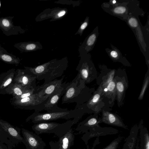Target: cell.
I'll return each mask as SVG.
<instances>
[{"mask_svg":"<svg viewBox=\"0 0 149 149\" xmlns=\"http://www.w3.org/2000/svg\"><path fill=\"white\" fill-rule=\"evenodd\" d=\"M0 58L4 61L10 63L17 64L19 63V62L16 59L8 55H1Z\"/></svg>","mask_w":149,"mask_h":149,"instance_id":"ac0fdd59","label":"cell"},{"mask_svg":"<svg viewBox=\"0 0 149 149\" xmlns=\"http://www.w3.org/2000/svg\"><path fill=\"white\" fill-rule=\"evenodd\" d=\"M129 22L130 26L132 27H136L138 26L137 21L135 18H130L129 20Z\"/></svg>","mask_w":149,"mask_h":149,"instance_id":"d4e9b609","label":"cell"},{"mask_svg":"<svg viewBox=\"0 0 149 149\" xmlns=\"http://www.w3.org/2000/svg\"><path fill=\"white\" fill-rule=\"evenodd\" d=\"M80 107L73 110H65L41 113L34 112L26 120V122L31 120L34 124L48 122L61 119H69L73 118L75 124L79 121L82 116Z\"/></svg>","mask_w":149,"mask_h":149,"instance_id":"6da1fadb","label":"cell"},{"mask_svg":"<svg viewBox=\"0 0 149 149\" xmlns=\"http://www.w3.org/2000/svg\"><path fill=\"white\" fill-rule=\"evenodd\" d=\"M69 83H63L62 86L49 97L45 104L44 110L47 112H53L68 110L58 107L57 104L61 96L65 93Z\"/></svg>","mask_w":149,"mask_h":149,"instance_id":"8992f818","label":"cell"},{"mask_svg":"<svg viewBox=\"0 0 149 149\" xmlns=\"http://www.w3.org/2000/svg\"><path fill=\"white\" fill-rule=\"evenodd\" d=\"M126 11L125 8L123 7H119L116 8L114 10V12L117 14H122Z\"/></svg>","mask_w":149,"mask_h":149,"instance_id":"603a6c76","label":"cell"},{"mask_svg":"<svg viewBox=\"0 0 149 149\" xmlns=\"http://www.w3.org/2000/svg\"><path fill=\"white\" fill-rule=\"evenodd\" d=\"M144 138V149H149V136L148 133L145 134Z\"/></svg>","mask_w":149,"mask_h":149,"instance_id":"7402d4cb","label":"cell"},{"mask_svg":"<svg viewBox=\"0 0 149 149\" xmlns=\"http://www.w3.org/2000/svg\"><path fill=\"white\" fill-rule=\"evenodd\" d=\"M113 3H115L116 2V1L115 0L113 1Z\"/></svg>","mask_w":149,"mask_h":149,"instance_id":"1f68e13d","label":"cell"},{"mask_svg":"<svg viewBox=\"0 0 149 149\" xmlns=\"http://www.w3.org/2000/svg\"><path fill=\"white\" fill-rule=\"evenodd\" d=\"M2 25L5 27H8L10 25V23L9 21L7 19H3L1 21Z\"/></svg>","mask_w":149,"mask_h":149,"instance_id":"484cf974","label":"cell"},{"mask_svg":"<svg viewBox=\"0 0 149 149\" xmlns=\"http://www.w3.org/2000/svg\"><path fill=\"white\" fill-rule=\"evenodd\" d=\"M148 77L146 79L141 92L140 93V95L139 96V99H141L143 97L145 91L147 88L148 82Z\"/></svg>","mask_w":149,"mask_h":149,"instance_id":"ffe728a7","label":"cell"},{"mask_svg":"<svg viewBox=\"0 0 149 149\" xmlns=\"http://www.w3.org/2000/svg\"><path fill=\"white\" fill-rule=\"evenodd\" d=\"M0 149H8V148L5 144L0 141Z\"/></svg>","mask_w":149,"mask_h":149,"instance_id":"83f0119b","label":"cell"},{"mask_svg":"<svg viewBox=\"0 0 149 149\" xmlns=\"http://www.w3.org/2000/svg\"><path fill=\"white\" fill-rule=\"evenodd\" d=\"M35 87L33 86H31L27 89L21 95L13 97V99H20L31 96L37 92L35 91Z\"/></svg>","mask_w":149,"mask_h":149,"instance_id":"9a60e30c","label":"cell"},{"mask_svg":"<svg viewBox=\"0 0 149 149\" xmlns=\"http://www.w3.org/2000/svg\"><path fill=\"white\" fill-rule=\"evenodd\" d=\"M107 88L104 89V91L107 92L108 94H111L114 93L116 89V84L114 80H112L107 86Z\"/></svg>","mask_w":149,"mask_h":149,"instance_id":"d6986e66","label":"cell"},{"mask_svg":"<svg viewBox=\"0 0 149 149\" xmlns=\"http://www.w3.org/2000/svg\"><path fill=\"white\" fill-rule=\"evenodd\" d=\"M111 56L113 58H116L118 56L117 52L115 51H112L111 53Z\"/></svg>","mask_w":149,"mask_h":149,"instance_id":"f1b7e54d","label":"cell"},{"mask_svg":"<svg viewBox=\"0 0 149 149\" xmlns=\"http://www.w3.org/2000/svg\"></svg>","mask_w":149,"mask_h":149,"instance_id":"836d02e7","label":"cell"},{"mask_svg":"<svg viewBox=\"0 0 149 149\" xmlns=\"http://www.w3.org/2000/svg\"><path fill=\"white\" fill-rule=\"evenodd\" d=\"M122 139V137H118L115 139L103 149H116L121 141ZM87 149H90L88 146H87Z\"/></svg>","mask_w":149,"mask_h":149,"instance_id":"2e32d148","label":"cell"},{"mask_svg":"<svg viewBox=\"0 0 149 149\" xmlns=\"http://www.w3.org/2000/svg\"><path fill=\"white\" fill-rule=\"evenodd\" d=\"M0 6H1V3H0Z\"/></svg>","mask_w":149,"mask_h":149,"instance_id":"d6a6232c","label":"cell"},{"mask_svg":"<svg viewBox=\"0 0 149 149\" xmlns=\"http://www.w3.org/2000/svg\"><path fill=\"white\" fill-rule=\"evenodd\" d=\"M21 130L0 119V141L6 145L8 149H13L24 141L20 134Z\"/></svg>","mask_w":149,"mask_h":149,"instance_id":"7a4b0ae2","label":"cell"},{"mask_svg":"<svg viewBox=\"0 0 149 149\" xmlns=\"http://www.w3.org/2000/svg\"><path fill=\"white\" fill-rule=\"evenodd\" d=\"M74 124L73 119L62 123L46 122L34 124L32 128L37 135L53 133L59 138L68 132Z\"/></svg>","mask_w":149,"mask_h":149,"instance_id":"3957f363","label":"cell"},{"mask_svg":"<svg viewBox=\"0 0 149 149\" xmlns=\"http://www.w3.org/2000/svg\"><path fill=\"white\" fill-rule=\"evenodd\" d=\"M31 86L23 87L19 84L13 82L5 89L4 93L11 94L13 97H15L22 95L27 89Z\"/></svg>","mask_w":149,"mask_h":149,"instance_id":"4fadbf2b","label":"cell"},{"mask_svg":"<svg viewBox=\"0 0 149 149\" xmlns=\"http://www.w3.org/2000/svg\"><path fill=\"white\" fill-rule=\"evenodd\" d=\"M102 122L106 124L127 129V126L114 115L107 112L103 113Z\"/></svg>","mask_w":149,"mask_h":149,"instance_id":"8fae6325","label":"cell"},{"mask_svg":"<svg viewBox=\"0 0 149 149\" xmlns=\"http://www.w3.org/2000/svg\"><path fill=\"white\" fill-rule=\"evenodd\" d=\"M65 13V11L64 10H63L58 14V16L59 17H60L63 16Z\"/></svg>","mask_w":149,"mask_h":149,"instance_id":"f546056e","label":"cell"},{"mask_svg":"<svg viewBox=\"0 0 149 149\" xmlns=\"http://www.w3.org/2000/svg\"><path fill=\"white\" fill-rule=\"evenodd\" d=\"M36 77L29 74L26 71L18 69L15 72V76L13 82L21 85L23 87L32 85V83Z\"/></svg>","mask_w":149,"mask_h":149,"instance_id":"9c48e42d","label":"cell"},{"mask_svg":"<svg viewBox=\"0 0 149 149\" xmlns=\"http://www.w3.org/2000/svg\"><path fill=\"white\" fill-rule=\"evenodd\" d=\"M102 91V88L100 87L98 89L92 97L88 101L87 105L88 106H91L94 105L99 101L100 95Z\"/></svg>","mask_w":149,"mask_h":149,"instance_id":"5bb4252c","label":"cell"},{"mask_svg":"<svg viewBox=\"0 0 149 149\" xmlns=\"http://www.w3.org/2000/svg\"><path fill=\"white\" fill-rule=\"evenodd\" d=\"M75 136L71 128L66 134L59 138L56 142L49 143L50 149H70L74 145Z\"/></svg>","mask_w":149,"mask_h":149,"instance_id":"ba28073f","label":"cell"},{"mask_svg":"<svg viewBox=\"0 0 149 149\" xmlns=\"http://www.w3.org/2000/svg\"><path fill=\"white\" fill-rule=\"evenodd\" d=\"M116 86L118 99H120L124 92L125 87L123 83L121 81L117 82Z\"/></svg>","mask_w":149,"mask_h":149,"instance_id":"e0dca14e","label":"cell"},{"mask_svg":"<svg viewBox=\"0 0 149 149\" xmlns=\"http://www.w3.org/2000/svg\"><path fill=\"white\" fill-rule=\"evenodd\" d=\"M48 98L42 100L39 97L38 93L30 96L20 99H13L14 104L25 109L34 110L35 112H40L44 110V105Z\"/></svg>","mask_w":149,"mask_h":149,"instance_id":"277c9868","label":"cell"},{"mask_svg":"<svg viewBox=\"0 0 149 149\" xmlns=\"http://www.w3.org/2000/svg\"><path fill=\"white\" fill-rule=\"evenodd\" d=\"M96 38V35L93 34L89 38L87 42V43L88 45H91L93 44Z\"/></svg>","mask_w":149,"mask_h":149,"instance_id":"44dd1931","label":"cell"},{"mask_svg":"<svg viewBox=\"0 0 149 149\" xmlns=\"http://www.w3.org/2000/svg\"><path fill=\"white\" fill-rule=\"evenodd\" d=\"M36 47V45L34 44H29L26 45V48L27 50H31L34 49Z\"/></svg>","mask_w":149,"mask_h":149,"instance_id":"4316f807","label":"cell"},{"mask_svg":"<svg viewBox=\"0 0 149 149\" xmlns=\"http://www.w3.org/2000/svg\"><path fill=\"white\" fill-rule=\"evenodd\" d=\"M21 131L26 149H45L46 143L38 135L23 128Z\"/></svg>","mask_w":149,"mask_h":149,"instance_id":"5b68a950","label":"cell"},{"mask_svg":"<svg viewBox=\"0 0 149 149\" xmlns=\"http://www.w3.org/2000/svg\"><path fill=\"white\" fill-rule=\"evenodd\" d=\"M99 122L94 118L86 119L78 124L75 130L79 131L78 134L86 133L88 130L93 129L95 126H98Z\"/></svg>","mask_w":149,"mask_h":149,"instance_id":"30bf717a","label":"cell"},{"mask_svg":"<svg viewBox=\"0 0 149 149\" xmlns=\"http://www.w3.org/2000/svg\"><path fill=\"white\" fill-rule=\"evenodd\" d=\"M87 22H85L82 25H81V29H84L87 26Z\"/></svg>","mask_w":149,"mask_h":149,"instance_id":"4dcf8cb0","label":"cell"},{"mask_svg":"<svg viewBox=\"0 0 149 149\" xmlns=\"http://www.w3.org/2000/svg\"><path fill=\"white\" fill-rule=\"evenodd\" d=\"M64 77L60 79H56L38 87V93L40 98L45 101L54 94L62 86Z\"/></svg>","mask_w":149,"mask_h":149,"instance_id":"52a82bcc","label":"cell"},{"mask_svg":"<svg viewBox=\"0 0 149 149\" xmlns=\"http://www.w3.org/2000/svg\"><path fill=\"white\" fill-rule=\"evenodd\" d=\"M15 74V69H13L2 74L0 77V92H4L8 86L12 83Z\"/></svg>","mask_w":149,"mask_h":149,"instance_id":"7c38bea8","label":"cell"},{"mask_svg":"<svg viewBox=\"0 0 149 149\" xmlns=\"http://www.w3.org/2000/svg\"><path fill=\"white\" fill-rule=\"evenodd\" d=\"M114 74V72H112L110 74V76L108 77V79L104 83L103 85L104 87H106L107 85L112 81Z\"/></svg>","mask_w":149,"mask_h":149,"instance_id":"cb8c5ba5","label":"cell"}]
</instances>
